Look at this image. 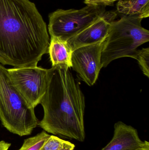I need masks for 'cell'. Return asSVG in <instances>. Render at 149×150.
Listing matches in <instances>:
<instances>
[{"label": "cell", "mask_w": 149, "mask_h": 150, "mask_svg": "<svg viewBox=\"0 0 149 150\" xmlns=\"http://www.w3.org/2000/svg\"><path fill=\"white\" fill-rule=\"evenodd\" d=\"M47 26L29 0H0V63L36 66L48 52Z\"/></svg>", "instance_id": "cell-1"}, {"label": "cell", "mask_w": 149, "mask_h": 150, "mask_svg": "<svg viewBox=\"0 0 149 150\" xmlns=\"http://www.w3.org/2000/svg\"><path fill=\"white\" fill-rule=\"evenodd\" d=\"M69 69L59 65L48 69L46 89L40 102L44 116L38 126L47 133L83 142L85 98Z\"/></svg>", "instance_id": "cell-2"}, {"label": "cell", "mask_w": 149, "mask_h": 150, "mask_svg": "<svg viewBox=\"0 0 149 150\" xmlns=\"http://www.w3.org/2000/svg\"><path fill=\"white\" fill-rule=\"evenodd\" d=\"M0 120L7 130L20 137L30 135L39 123L34 108L16 88L8 69L1 64Z\"/></svg>", "instance_id": "cell-3"}, {"label": "cell", "mask_w": 149, "mask_h": 150, "mask_svg": "<svg viewBox=\"0 0 149 150\" xmlns=\"http://www.w3.org/2000/svg\"><path fill=\"white\" fill-rule=\"evenodd\" d=\"M142 20L134 16H123L111 23L103 43L102 68L120 58L129 57L136 59L138 47L149 41V31L142 26Z\"/></svg>", "instance_id": "cell-4"}, {"label": "cell", "mask_w": 149, "mask_h": 150, "mask_svg": "<svg viewBox=\"0 0 149 150\" xmlns=\"http://www.w3.org/2000/svg\"><path fill=\"white\" fill-rule=\"evenodd\" d=\"M105 7L89 6L80 9L57 10L49 15L48 30L51 37L68 41L98 19Z\"/></svg>", "instance_id": "cell-5"}, {"label": "cell", "mask_w": 149, "mask_h": 150, "mask_svg": "<svg viewBox=\"0 0 149 150\" xmlns=\"http://www.w3.org/2000/svg\"><path fill=\"white\" fill-rule=\"evenodd\" d=\"M14 86L31 106L40 104L45 92L48 69L37 66L8 69Z\"/></svg>", "instance_id": "cell-6"}, {"label": "cell", "mask_w": 149, "mask_h": 150, "mask_svg": "<svg viewBox=\"0 0 149 150\" xmlns=\"http://www.w3.org/2000/svg\"><path fill=\"white\" fill-rule=\"evenodd\" d=\"M104 42L81 47L72 53L71 67L89 86L95 83L102 68L101 55Z\"/></svg>", "instance_id": "cell-7"}, {"label": "cell", "mask_w": 149, "mask_h": 150, "mask_svg": "<svg viewBox=\"0 0 149 150\" xmlns=\"http://www.w3.org/2000/svg\"><path fill=\"white\" fill-rule=\"evenodd\" d=\"M117 16L116 11H106L89 26L67 41L72 51L81 47L104 42L111 23L114 21Z\"/></svg>", "instance_id": "cell-8"}, {"label": "cell", "mask_w": 149, "mask_h": 150, "mask_svg": "<svg viewBox=\"0 0 149 150\" xmlns=\"http://www.w3.org/2000/svg\"><path fill=\"white\" fill-rule=\"evenodd\" d=\"M140 139L136 129L121 121L114 125L112 140L101 150H136L148 142Z\"/></svg>", "instance_id": "cell-9"}, {"label": "cell", "mask_w": 149, "mask_h": 150, "mask_svg": "<svg viewBox=\"0 0 149 150\" xmlns=\"http://www.w3.org/2000/svg\"><path fill=\"white\" fill-rule=\"evenodd\" d=\"M72 52L67 41L57 37H51L48 53L52 67L60 65L71 67Z\"/></svg>", "instance_id": "cell-10"}, {"label": "cell", "mask_w": 149, "mask_h": 150, "mask_svg": "<svg viewBox=\"0 0 149 150\" xmlns=\"http://www.w3.org/2000/svg\"><path fill=\"white\" fill-rule=\"evenodd\" d=\"M117 11L124 16H134L141 19L149 16V0H123L118 1Z\"/></svg>", "instance_id": "cell-11"}, {"label": "cell", "mask_w": 149, "mask_h": 150, "mask_svg": "<svg viewBox=\"0 0 149 150\" xmlns=\"http://www.w3.org/2000/svg\"><path fill=\"white\" fill-rule=\"evenodd\" d=\"M74 144L57 137L50 135L39 150H73Z\"/></svg>", "instance_id": "cell-12"}, {"label": "cell", "mask_w": 149, "mask_h": 150, "mask_svg": "<svg viewBox=\"0 0 149 150\" xmlns=\"http://www.w3.org/2000/svg\"><path fill=\"white\" fill-rule=\"evenodd\" d=\"M50 136L44 130L42 131L35 136L24 140L22 146L18 150H39Z\"/></svg>", "instance_id": "cell-13"}, {"label": "cell", "mask_w": 149, "mask_h": 150, "mask_svg": "<svg viewBox=\"0 0 149 150\" xmlns=\"http://www.w3.org/2000/svg\"><path fill=\"white\" fill-rule=\"evenodd\" d=\"M136 59L144 75L149 77V48H143L139 50Z\"/></svg>", "instance_id": "cell-14"}, {"label": "cell", "mask_w": 149, "mask_h": 150, "mask_svg": "<svg viewBox=\"0 0 149 150\" xmlns=\"http://www.w3.org/2000/svg\"><path fill=\"white\" fill-rule=\"evenodd\" d=\"M123 0H84V3L86 5L106 7L113 6L115 2Z\"/></svg>", "instance_id": "cell-15"}, {"label": "cell", "mask_w": 149, "mask_h": 150, "mask_svg": "<svg viewBox=\"0 0 149 150\" xmlns=\"http://www.w3.org/2000/svg\"><path fill=\"white\" fill-rule=\"evenodd\" d=\"M11 146V144L3 141H0V150H8Z\"/></svg>", "instance_id": "cell-16"}, {"label": "cell", "mask_w": 149, "mask_h": 150, "mask_svg": "<svg viewBox=\"0 0 149 150\" xmlns=\"http://www.w3.org/2000/svg\"><path fill=\"white\" fill-rule=\"evenodd\" d=\"M136 150H149V143L148 142L144 146Z\"/></svg>", "instance_id": "cell-17"}]
</instances>
